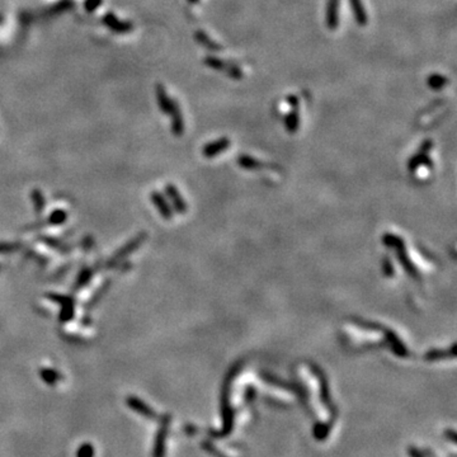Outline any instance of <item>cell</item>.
I'll return each mask as SVG.
<instances>
[{
    "label": "cell",
    "instance_id": "cell-1",
    "mask_svg": "<svg viewBox=\"0 0 457 457\" xmlns=\"http://www.w3.org/2000/svg\"><path fill=\"white\" fill-rule=\"evenodd\" d=\"M126 404L130 409H132L133 412H136L137 414L140 416L145 417L147 419H157V413H155L154 410L149 407L145 401H142L141 399H139L137 396H133V395H130V396L126 399Z\"/></svg>",
    "mask_w": 457,
    "mask_h": 457
},
{
    "label": "cell",
    "instance_id": "cell-2",
    "mask_svg": "<svg viewBox=\"0 0 457 457\" xmlns=\"http://www.w3.org/2000/svg\"><path fill=\"white\" fill-rule=\"evenodd\" d=\"M168 423H169V417L165 416L164 418L162 419V426H160L159 432H158V434H157V438H155L153 457H164L165 441H167V433H168Z\"/></svg>",
    "mask_w": 457,
    "mask_h": 457
},
{
    "label": "cell",
    "instance_id": "cell-3",
    "mask_svg": "<svg viewBox=\"0 0 457 457\" xmlns=\"http://www.w3.org/2000/svg\"><path fill=\"white\" fill-rule=\"evenodd\" d=\"M339 7L340 0H328L325 24L330 31H334L339 27Z\"/></svg>",
    "mask_w": 457,
    "mask_h": 457
},
{
    "label": "cell",
    "instance_id": "cell-4",
    "mask_svg": "<svg viewBox=\"0 0 457 457\" xmlns=\"http://www.w3.org/2000/svg\"><path fill=\"white\" fill-rule=\"evenodd\" d=\"M145 238H146V234L140 233L139 235L136 236V238H133L132 240L128 241V243L126 244V245L123 246V248H121L120 250H118L117 253L115 254V257H113V258L111 259V263H117V262H120L121 259H123L125 257H127L128 254H131L132 251H135L136 249H137L140 245H141L142 241L145 240Z\"/></svg>",
    "mask_w": 457,
    "mask_h": 457
},
{
    "label": "cell",
    "instance_id": "cell-5",
    "mask_svg": "<svg viewBox=\"0 0 457 457\" xmlns=\"http://www.w3.org/2000/svg\"><path fill=\"white\" fill-rule=\"evenodd\" d=\"M229 146H230V140L227 137H221L216 141L209 142L207 145H205L204 149H202V154L206 158H214L225 151Z\"/></svg>",
    "mask_w": 457,
    "mask_h": 457
},
{
    "label": "cell",
    "instance_id": "cell-6",
    "mask_svg": "<svg viewBox=\"0 0 457 457\" xmlns=\"http://www.w3.org/2000/svg\"><path fill=\"white\" fill-rule=\"evenodd\" d=\"M169 116L172 117V131L175 136H182L184 133V118H183L178 103L173 99L172 111Z\"/></svg>",
    "mask_w": 457,
    "mask_h": 457
},
{
    "label": "cell",
    "instance_id": "cell-7",
    "mask_svg": "<svg viewBox=\"0 0 457 457\" xmlns=\"http://www.w3.org/2000/svg\"><path fill=\"white\" fill-rule=\"evenodd\" d=\"M350 8H352L353 17L356 19V23L361 27L367 26L369 23V16H367V12H366L365 7H363L362 0H349Z\"/></svg>",
    "mask_w": 457,
    "mask_h": 457
},
{
    "label": "cell",
    "instance_id": "cell-8",
    "mask_svg": "<svg viewBox=\"0 0 457 457\" xmlns=\"http://www.w3.org/2000/svg\"><path fill=\"white\" fill-rule=\"evenodd\" d=\"M150 198H151L154 206L157 207L158 211L160 212V215H162L164 219H167V220L172 219V216H173L172 209H170V206L168 205L167 199L163 197L162 193H159V192H157V191L153 192L151 196H150Z\"/></svg>",
    "mask_w": 457,
    "mask_h": 457
},
{
    "label": "cell",
    "instance_id": "cell-9",
    "mask_svg": "<svg viewBox=\"0 0 457 457\" xmlns=\"http://www.w3.org/2000/svg\"><path fill=\"white\" fill-rule=\"evenodd\" d=\"M157 99H158V105H159V108L162 110V112L165 113V115H169L170 111H172L173 99H170V97L168 95L167 90H165L164 85H162V84L157 85Z\"/></svg>",
    "mask_w": 457,
    "mask_h": 457
},
{
    "label": "cell",
    "instance_id": "cell-10",
    "mask_svg": "<svg viewBox=\"0 0 457 457\" xmlns=\"http://www.w3.org/2000/svg\"><path fill=\"white\" fill-rule=\"evenodd\" d=\"M165 191H167L169 198L172 199L173 206H174L175 211H178L179 214H183V212L186 211L187 210L186 202H184V199L180 197L179 192H178V189L175 188L174 186H172V184H168L167 188H165Z\"/></svg>",
    "mask_w": 457,
    "mask_h": 457
},
{
    "label": "cell",
    "instance_id": "cell-11",
    "mask_svg": "<svg viewBox=\"0 0 457 457\" xmlns=\"http://www.w3.org/2000/svg\"><path fill=\"white\" fill-rule=\"evenodd\" d=\"M103 22H105L106 26L110 27L111 29L116 32H128L131 29V24L130 23H125V22H121L116 18L113 14H107V16L103 18Z\"/></svg>",
    "mask_w": 457,
    "mask_h": 457
},
{
    "label": "cell",
    "instance_id": "cell-12",
    "mask_svg": "<svg viewBox=\"0 0 457 457\" xmlns=\"http://www.w3.org/2000/svg\"><path fill=\"white\" fill-rule=\"evenodd\" d=\"M285 126L291 133H295L300 127V113H298V107L292 108L290 113L285 117Z\"/></svg>",
    "mask_w": 457,
    "mask_h": 457
},
{
    "label": "cell",
    "instance_id": "cell-13",
    "mask_svg": "<svg viewBox=\"0 0 457 457\" xmlns=\"http://www.w3.org/2000/svg\"><path fill=\"white\" fill-rule=\"evenodd\" d=\"M448 78H446L442 74H432L427 79V84L432 90H441L448 84Z\"/></svg>",
    "mask_w": 457,
    "mask_h": 457
},
{
    "label": "cell",
    "instance_id": "cell-14",
    "mask_svg": "<svg viewBox=\"0 0 457 457\" xmlns=\"http://www.w3.org/2000/svg\"><path fill=\"white\" fill-rule=\"evenodd\" d=\"M194 37H196V39L198 41L199 44H202L204 47L209 48V50H211V51L221 50V46L217 44L216 42L212 41V39L210 38V37L207 36L204 31H197L196 34H194Z\"/></svg>",
    "mask_w": 457,
    "mask_h": 457
},
{
    "label": "cell",
    "instance_id": "cell-15",
    "mask_svg": "<svg viewBox=\"0 0 457 457\" xmlns=\"http://www.w3.org/2000/svg\"><path fill=\"white\" fill-rule=\"evenodd\" d=\"M39 375H41L42 380L48 385H56L61 379H63L61 375L53 369L41 370V371H39Z\"/></svg>",
    "mask_w": 457,
    "mask_h": 457
},
{
    "label": "cell",
    "instance_id": "cell-16",
    "mask_svg": "<svg viewBox=\"0 0 457 457\" xmlns=\"http://www.w3.org/2000/svg\"><path fill=\"white\" fill-rule=\"evenodd\" d=\"M204 64L206 66H209L210 69H214V70H217V71H224L225 68H226V65H227L225 61H222L221 59L216 58V56H207V58H205Z\"/></svg>",
    "mask_w": 457,
    "mask_h": 457
},
{
    "label": "cell",
    "instance_id": "cell-17",
    "mask_svg": "<svg viewBox=\"0 0 457 457\" xmlns=\"http://www.w3.org/2000/svg\"><path fill=\"white\" fill-rule=\"evenodd\" d=\"M31 197H32V201H33L34 211L38 212V214H39V212L43 211V209H44V197H43V194H42V192L38 191V189H34V191H32Z\"/></svg>",
    "mask_w": 457,
    "mask_h": 457
},
{
    "label": "cell",
    "instance_id": "cell-18",
    "mask_svg": "<svg viewBox=\"0 0 457 457\" xmlns=\"http://www.w3.org/2000/svg\"><path fill=\"white\" fill-rule=\"evenodd\" d=\"M224 73L226 74L229 78L234 79V80H240V79H243V76H244L243 70H241L238 65H235V64H230V65L227 64L226 68H225V70H224Z\"/></svg>",
    "mask_w": 457,
    "mask_h": 457
},
{
    "label": "cell",
    "instance_id": "cell-19",
    "mask_svg": "<svg viewBox=\"0 0 457 457\" xmlns=\"http://www.w3.org/2000/svg\"><path fill=\"white\" fill-rule=\"evenodd\" d=\"M66 219H68V214L64 210H56V211H54L50 215V217L47 219V222L48 225H60L64 224L66 221Z\"/></svg>",
    "mask_w": 457,
    "mask_h": 457
},
{
    "label": "cell",
    "instance_id": "cell-20",
    "mask_svg": "<svg viewBox=\"0 0 457 457\" xmlns=\"http://www.w3.org/2000/svg\"><path fill=\"white\" fill-rule=\"evenodd\" d=\"M91 276H93V272H91L90 269H89V268L83 269V271H81L80 273H79L78 278H76L75 290H79V288H81L83 286H85L86 283H88L89 281H90Z\"/></svg>",
    "mask_w": 457,
    "mask_h": 457
},
{
    "label": "cell",
    "instance_id": "cell-21",
    "mask_svg": "<svg viewBox=\"0 0 457 457\" xmlns=\"http://www.w3.org/2000/svg\"><path fill=\"white\" fill-rule=\"evenodd\" d=\"M238 162H239V165L243 168H245V169H257V168H259L262 165L258 160H256L254 158H251V157H248V155H243V157H240L239 158Z\"/></svg>",
    "mask_w": 457,
    "mask_h": 457
},
{
    "label": "cell",
    "instance_id": "cell-22",
    "mask_svg": "<svg viewBox=\"0 0 457 457\" xmlns=\"http://www.w3.org/2000/svg\"><path fill=\"white\" fill-rule=\"evenodd\" d=\"M47 297L50 300L55 301V302L60 303L61 306L64 305H70V303H74V298L71 296H64V295H58V293H48Z\"/></svg>",
    "mask_w": 457,
    "mask_h": 457
},
{
    "label": "cell",
    "instance_id": "cell-23",
    "mask_svg": "<svg viewBox=\"0 0 457 457\" xmlns=\"http://www.w3.org/2000/svg\"><path fill=\"white\" fill-rule=\"evenodd\" d=\"M76 457H94V447L90 443H84L79 447Z\"/></svg>",
    "mask_w": 457,
    "mask_h": 457
},
{
    "label": "cell",
    "instance_id": "cell-24",
    "mask_svg": "<svg viewBox=\"0 0 457 457\" xmlns=\"http://www.w3.org/2000/svg\"><path fill=\"white\" fill-rule=\"evenodd\" d=\"M74 315V303L70 305H64L63 310L60 313V320L61 322H69Z\"/></svg>",
    "mask_w": 457,
    "mask_h": 457
},
{
    "label": "cell",
    "instance_id": "cell-25",
    "mask_svg": "<svg viewBox=\"0 0 457 457\" xmlns=\"http://www.w3.org/2000/svg\"><path fill=\"white\" fill-rule=\"evenodd\" d=\"M42 240L47 244L48 246H51V248H54V249H58V250H68L66 248H64L63 244H60L58 240H56V239H54V238H42Z\"/></svg>",
    "mask_w": 457,
    "mask_h": 457
},
{
    "label": "cell",
    "instance_id": "cell-26",
    "mask_svg": "<svg viewBox=\"0 0 457 457\" xmlns=\"http://www.w3.org/2000/svg\"><path fill=\"white\" fill-rule=\"evenodd\" d=\"M107 288H108V282H106V285H103V287H100L99 290H98L97 292H95V297L91 298V300L89 301L88 305L91 306V305H94V303H97L98 300L100 298V296H103V293H105V291L107 290Z\"/></svg>",
    "mask_w": 457,
    "mask_h": 457
},
{
    "label": "cell",
    "instance_id": "cell-27",
    "mask_svg": "<svg viewBox=\"0 0 457 457\" xmlns=\"http://www.w3.org/2000/svg\"><path fill=\"white\" fill-rule=\"evenodd\" d=\"M18 248V245H14V244H8V243H2L0 244V253H8V251H13Z\"/></svg>",
    "mask_w": 457,
    "mask_h": 457
},
{
    "label": "cell",
    "instance_id": "cell-28",
    "mask_svg": "<svg viewBox=\"0 0 457 457\" xmlns=\"http://www.w3.org/2000/svg\"><path fill=\"white\" fill-rule=\"evenodd\" d=\"M100 4H102V0H86L85 7L89 12H91L94 11L97 7H99Z\"/></svg>",
    "mask_w": 457,
    "mask_h": 457
},
{
    "label": "cell",
    "instance_id": "cell-29",
    "mask_svg": "<svg viewBox=\"0 0 457 457\" xmlns=\"http://www.w3.org/2000/svg\"><path fill=\"white\" fill-rule=\"evenodd\" d=\"M286 100H287V103H288V105H290L292 108L298 107V97H297V95H295V94L288 95V97L286 98Z\"/></svg>",
    "mask_w": 457,
    "mask_h": 457
},
{
    "label": "cell",
    "instance_id": "cell-30",
    "mask_svg": "<svg viewBox=\"0 0 457 457\" xmlns=\"http://www.w3.org/2000/svg\"><path fill=\"white\" fill-rule=\"evenodd\" d=\"M188 2L191 4H197V3H198V0H188Z\"/></svg>",
    "mask_w": 457,
    "mask_h": 457
}]
</instances>
